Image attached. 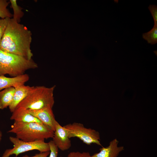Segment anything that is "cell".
Segmentation results:
<instances>
[{
  "label": "cell",
  "instance_id": "obj_12",
  "mask_svg": "<svg viewBox=\"0 0 157 157\" xmlns=\"http://www.w3.org/2000/svg\"><path fill=\"white\" fill-rule=\"evenodd\" d=\"M12 113L10 119L15 121L42 124L39 119L30 114L27 109L24 107L17 108Z\"/></svg>",
  "mask_w": 157,
  "mask_h": 157
},
{
  "label": "cell",
  "instance_id": "obj_22",
  "mask_svg": "<svg viewBox=\"0 0 157 157\" xmlns=\"http://www.w3.org/2000/svg\"><path fill=\"white\" fill-rule=\"evenodd\" d=\"M2 135V133L1 131H0V143L1 140Z\"/></svg>",
  "mask_w": 157,
  "mask_h": 157
},
{
  "label": "cell",
  "instance_id": "obj_9",
  "mask_svg": "<svg viewBox=\"0 0 157 157\" xmlns=\"http://www.w3.org/2000/svg\"><path fill=\"white\" fill-rule=\"evenodd\" d=\"M29 79V75L25 74L12 77L0 75V91L8 88L13 87L15 88L24 85Z\"/></svg>",
  "mask_w": 157,
  "mask_h": 157
},
{
  "label": "cell",
  "instance_id": "obj_18",
  "mask_svg": "<svg viewBox=\"0 0 157 157\" xmlns=\"http://www.w3.org/2000/svg\"><path fill=\"white\" fill-rule=\"evenodd\" d=\"M50 148L49 157H57L58 149L55 144L53 140H51L48 142Z\"/></svg>",
  "mask_w": 157,
  "mask_h": 157
},
{
  "label": "cell",
  "instance_id": "obj_6",
  "mask_svg": "<svg viewBox=\"0 0 157 157\" xmlns=\"http://www.w3.org/2000/svg\"><path fill=\"white\" fill-rule=\"evenodd\" d=\"M69 138H77L88 145L95 144L101 146L99 133L95 130L85 127L81 123L74 122L64 125Z\"/></svg>",
  "mask_w": 157,
  "mask_h": 157
},
{
  "label": "cell",
  "instance_id": "obj_15",
  "mask_svg": "<svg viewBox=\"0 0 157 157\" xmlns=\"http://www.w3.org/2000/svg\"><path fill=\"white\" fill-rule=\"evenodd\" d=\"M10 2L14 12L13 19L19 23L21 18L24 15L22 9L17 5L16 0H10Z\"/></svg>",
  "mask_w": 157,
  "mask_h": 157
},
{
  "label": "cell",
  "instance_id": "obj_19",
  "mask_svg": "<svg viewBox=\"0 0 157 157\" xmlns=\"http://www.w3.org/2000/svg\"><path fill=\"white\" fill-rule=\"evenodd\" d=\"M154 21V25L157 26V6L154 5H150L148 7Z\"/></svg>",
  "mask_w": 157,
  "mask_h": 157
},
{
  "label": "cell",
  "instance_id": "obj_2",
  "mask_svg": "<svg viewBox=\"0 0 157 157\" xmlns=\"http://www.w3.org/2000/svg\"><path fill=\"white\" fill-rule=\"evenodd\" d=\"M23 141L31 142L52 138L54 131L43 124L15 121L8 132Z\"/></svg>",
  "mask_w": 157,
  "mask_h": 157
},
{
  "label": "cell",
  "instance_id": "obj_8",
  "mask_svg": "<svg viewBox=\"0 0 157 157\" xmlns=\"http://www.w3.org/2000/svg\"><path fill=\"white\" fill-rule=\"evenodd\" d=\"M52 108L47 107L40 109H27L31 115L39 119L44 125L54 131L56 121L53 114Z\"/></svg>",
  "mask_w": 157,
  "mask_h": 157
},
{
  "label": "cell",
  "instance_id": "obj_23",
  "mask_svg": "<svg viewBox=\"0 0 157 157\" xmlns=\"http://www.w3.org/2000/svg\"><path fill=\"white\" fill-rule=\"evenodd\" d=\"M62 157L61 156V157Z\"/></svg>",
  "mask_w": 157,
  "mask_h": 157
},
{
  "label": "cell",
  "instance_id": "obj_20",
  "mask_svg": "<svg viewBox=\"0 0 157 157\" xmlns=\"http://www.w3.org/2000/svg\"><path fill=\"white\" fill-rule=\"evenodd\" d=\"M67 157H92L88 152H80L73 151L70 152Z\"/></svg>",
  "mask_w": 157,
  "mask_h": 157
},
{
  "label": "cell",
  "instance_id": "obj_4",
  "mask_svg": "<svg viewBox=\"0 0 157 157\" xmlns=\"http://www.w3.org/2000/svg\"><path fill=\"white\" fill-rule=\"evenodd\" d=\"M55 88V85L50 87L33 86L16 108L23 107L27 109L37 110L47 107L52 108L54 103L53 92Z\"/></svg>",
  "mask_w": 157,
  "mask_h": 157
},
{
  "label": "cell",
  "instance_id": "obj_1",
  "mask_svg": "<svg viewBox=\"0 0 157 157\" xmlns=\"http://www.w3.org/2000/svg\"><path fill=\"white\" fill-rule=\"evenodd\" d=\"M32 39L31 33L26 26L10 18L0 42V49L31 60Z\"/></svg>",
  "mask_w": 157,
  "mask_h": 157
},
{
  "label": "cell",
  "instance_id": "obj_14",
  "mask_svg": "<svg viewBox=\"0 0 157 157\" xmlns=\"http://www.w3.org/2000/svg\"><path fill=\"white\" fill-rule=\"evenodd\" d=\"M142 37L148 43L151 44H156L157 43V26H154L150 31L143 33Z\"/></svg>",
  "mask_w": 157,
  "mask_h": 157
},
{
  "label": "cell",
  "instance_id": "obj_3",
  "mask_svg": "<svg viewBox=\"0 0 157 157\" xmlns=\"http://www.w3.org/2000/svg\"><path fill=\"white\" fill-rule=\"evenodd\" d=\"M37 64L32 59L4 52L0 49V75L9 74L15 77L24 74L26 70L37 68Z\"/></svg>",
  "mask_w": 157,
  "mask_h": 157
},
{
  "label": "cell",
  "instance_id": "obj_16",
  "mask_svg": "<svg viewBox=\"0 0 157 157\" xmlns=\"http://www.w3.org/2000/svg\"><path fill=\"white\" fill-rule=\"evenodd\" d=\"M9 2L6 0H0V18L2 19L7 17L11 18L13 15L7 8Z\"/></svg>",
  "mask_w": 157,
  "mask_h": 157
},
{
  "label": "cell",
  "instance_id": "obj_5",
  "mask_svg": "<svg viewBox=\"0 0 157 157\" xmlns=\"http://www.w3.org/2000/svg\"><path fill=\"white\" fill-rule=\"evenodd\" d=\"M9 138L13 144V147L6 149L2 157H9L13 154L15 155V157H17L20 154L33 150H38L40 152L50 151L48 143L45 142L44 140L28 142L16 137L10 136Z\"/></svg>",
  "mask_w": 157,
  "mask_h": 157
},
{
  "label": "cell",
  "instance_id": "obj_13",
  "mask_svg": "<svg viewBox=\"0 0 157 157\" xmlns=\"http://www.w3.org/2000/svg\"><path fill=\"white\" fill-rule=\"evenodd\" d=\"M15 91V88L11 87L0 91V109L3 110L11 104Z\"/></svg>",
  "mask_w": 157,
  "mask_h": 157
},
{
  "label": "cell",
  "instance_id": "obj_21",
  "mask_svg": "<svg viewBox=\"0 0 157 157\" xmlns=\"http://www.w3.org/2000/svg\"><path fill=\"white\" fill-rule=\"evenodd\" d=\"M50 151L47 152H40L39 154H35V156H29L28 155H26L22 156V157H47L48 156L49 154Z\"/></svg>",
  "mask_w": 157,
  "mask_h": 157
},
{
  "label": "cell",
  "instance_id": "obj_7",
  "mask_svg": "<svg viewBox=\"0 0 157 157\" xmlns=\"http://www.w3.org/2000/svg\"><path fill=\"white\" fill-rule=\"evenodd\" d=\"M53 141L58 149L62 151L69 149L71 142L67 129L57 121L56 124Z\"/></svg>",
  "mask_w": 157,
  "mask_h": 157
},
{
  "label": "cell",
  "instance_id": "obj_17",
  "mask_svg": "<svg viewBox=\"0 0 157 157\" xmlns=\"http://www.w3.org/2000/svg\"><path fill=\"white\" fill-rule=\"evenodd\" d=\"M10 18L9 17L3 19L0 18V42Z\"/></svg>",
  "mask_w": 157,
  "mask_h": 157
},
{
  "label": "cell",
  "instance_id": "obj_10",
  "mask_svg": "<svg viewBox=\"0 0 157 157\" xmlns=\"http://www.w3.org/2000/svg\"><path fill=\"white\" fill-rule=\"evenodd\" d=\"M118 143L116 139H113L108 146L102 147L99 152L94 154L92 157H117L119 153L124 150L123 146H118Z\"/></svg>",
  "mask_w": 157,
  "mask_h": 157
},
{
  "label": "cell",
  "instance_id": "obj_11",
  "mask_svg": "<svg viewBox=\"0 0 157 157\" xmlns=\"http://www.w3.org/2000/svg\"><path fill=\"white\" fill-rule=\"evenodd\" d=\"M33 86L23 85L15 88V91L12 102L9 106L10 111L13 113L18 104L28 94Z\"/></svg>",
  "mask_w": 157,
  "mask_h": 157
}]
</instances>
